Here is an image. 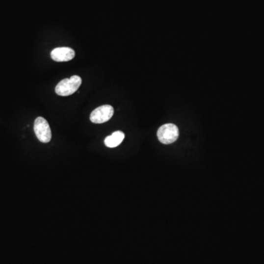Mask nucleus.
<instances>
[{"label":"nucleus","mask_w":264,"mask_h":264,"mask_svg":"<svg viewBox=\"0 0 264 264\" xmlns=\"http://www.w3.org/2000/svg\"><path fill=\"white\" fill-rule=\"evenodd\" d=\"M51 57L56 62H68L75 57V52L69 47H59L52 51Z\"/></svg>","instance_id":"5"},{"label":"nucleus","mask_w":264,"mask_h":264,"mask_svg":"<svg viewBox=\"0 0 264 264\" xmlns=\"http://www.w3.org/2000/svg\"><path fill=\"white\" fill-rule=\"evenodd\" d=\"M34 132L38 140L44 143H48L51 141L52 132L50 124L47 120L42 117H38L34 123Z\"/></svg>","instance_id":"3"},{"label":"nucleus","mask_w":264,"mask_h":264,"mask_svg":"<svg viewBox=\"0 0 264 264\" xmlns=\"http://www.w3.org/2000/svg\"><path fill=\"white\" fill-rule=\"evenodd\" d=\"M81 84V78L79 76H72L70 79H64L55 87L58 96H68L75 93Z\"/></svg>","instance_id":"1"},{"label":"nucleus","mask_w":264,"mask_h":264,"mask_svg":"<svg viewBox=\"0 0 264 264\" xmlns=\"http://www.w3.org/2000/svg\"><path fill=\"white\" fill-rule=\"evenodd\" d=\"M179 136V128L173 124H164L161 126L157 132L158 140L165 145L176 142Z\"/></svg>","instance_id":"2"},{"label":"nucleus","mask_w":264,"mask_h":264,"mask_svg":"<svg viewBox=\"0 0 264 264\" xmlns=\"http://www.w3.org/2000/svg\"><path fill=\"white\" fill-rule=\"evenodd\" d=\"M114 115V109L110 105H103L93 111L90 119L93 124H104L107 122Z\"/></svg>","instance_id":"4"},{"label":"nucleus","mask_w":264,"mask_h":264,"mask_svg":"<svg viewBox=\"0 0 264 264\" xmlns=\"http://www.w3.org/2000/svg\"><path fill=\"white\" fill-rule=\"evenodd\" d=\"M125 137L124 132L118 131L114 132L105 139V144L108 148H115L118 146Z\"/></svg>","instance_id":"6"}]
</instances>
